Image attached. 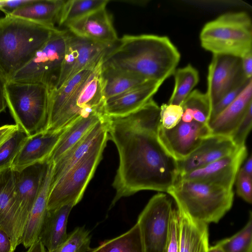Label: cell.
Wrapping results in <instances>:
<instances>
[{"instance_id":"f1b7e54d","label":"cell","mask_w":252,"mask_h":252,"mask_svg":"<svg viewBox=\"0 0 252 252\" xmlns=\"http://www.w3.org/2000/svg\"><path fill=\"white\" fill-rule=\"evenodd\" d=\"M101 76L105 101L149 81L133 73L102 64Z\"/></svg>"},{"instance_id":"83f0119b","label":"cell","mask_w":252,"mask_h":252,"mask_svg":"<svg viewBox=\"0 0 252 252\" xmlns=\"http://www.w3.org/2000/svg\"><path fill=\"white\" fill-rule=\"evenodd\" d=\"M100 62L82 70L67 80L59 89L50 92L48 124L45 131L52 126L64 105Z\"/></svg>"},{"instance_id":"4fadbf2b","label":"cell","mask_w":252,"mask_h":252,"mask_svg":"<svg viewBox=\"0 0 252 252\" xmlns=\"http://www.w3.org/2000/svg\"><path fill=\"white\" fill-rule=\"evenodd\" d=\"M211 133L207 125L181 121L170 129L160 126L158 132L161 143L177 160L187 157Z\"/></svg>"},{"instance_id":"52a82bcc","label":"cell","mask_w":252,"mask_h":252,"mask_svg":"<svg viewBox=\"0 0 252 252\" xmlns=\"http://www.w3.org/2000/svg\"><path fill=\"white\" fill-rule=\"evenodd\" d=\"M108 139V133L69 171L50 185L48 210L67 204H72L74 206L81 200L102 159V153Z\"/></svg>"},{"instance_id":"d4e9b609","label":"cell","mask_w":252,"mask_h":252,"mask_svg":"<svg viewBox=\"0 0 252 252\" xmlns=\"http://www.w3.org/2000/svg\"><path fill=\"white\" fill-rule=\"evenodd\" d=\"M179 217V252H208V224L195 220L178 209Z\"/></svg>"},{"instance_id":"ffe728a7","label":"cell","mask_w":252,"mask_h":252,"mask_svg":"<svg viewBox=\"0 0 252 252\" xmlns=\"http://www.w3.org/2000/svg\"><path fill=\"white\" fill-rule=\"evenodd\" d=\"M108 134L107 118L97 123L54 164L51 185L69 171Z\"/></svg>"},{"instance_id":"f6af8a7d","label":"cell","mask_w":252,"mask_h":252,"mask_svg":"<svg viewBox=\"0 0 252 252\" xmlns=\"http://www.w3.org/2000/svg\"><path fill=\"white\" fill-rule=\"evenodd\" d=\"M17 126L14 125H5L0 126V146L8 139L17 130Z\"/></svg>"},{"instance_id":"bcb514c9","label":"cell","mask_w":252,"mask_h":252,"mask_svg":"<svg viewBox=\"0 0 252 252\" xmlns=\"http://www.w3.org/2000/svg\"><path fill=\"white\" fill-rule=\"evenodd\" d=\"M7 81L0 74V114L7 107L5 97V86Z\"/></svg>"},{"instance_id":"f35d334b","label":"cell","mask_w":252,"mask_h":252,"mask_svg":"<svg viewBox=\"0 0 252 252\" xmlns=\"http://www.w3.org/2000/svg\"><path fill=\"white\" fill-rule=\"evenodd\" d=\"M252 106L247 111L245 116L230 136L232 140L238 147L245 146V141L252 128Z\"/></svg>"},{"instance_id":"b9f144b4","label":"cell","mask_w":252,"mask_h":252,"mask_svg":"<svg viewBox=\"0 0 252 252\" xmlns=\"http://www.w3.org/2000/svg\"><path fill=\"white\" fill-rule=\"evenodd\" d=\"M33 0H0V10L5 16L11 15L18 9L25 6Z\"/></svg>"},{"instance_id":"681fc988","label":"cell","mask_w":252,"mask_h":252,"mask_svg":"<svg viewBox=\"0 0 252 252\" xmlns=\"http://www.w3.org/2000/svg\"><path fill=\"white\" fill-rule=\"evenodd\" d=\"M208 252H223L216 245L209 247Z\"/></svg>"},{"instance_id":"7a4b0ae2","label":"cell","mask_w":252,"mask_h":252,"mask_svg":"<svg viewBox=\"0 0 252 252\" xmlns=\"http://www.w3.org/2000/svg\"><path fill=\"white\" fill-rule=\"evenodd\" d=\"M180 60L178 50L167 36L125 35L105 54L102 65L163 83L173 75Z\"/></svg>"},{"instance_id":"ee69618b","label":"cell","mask_w":252,"mask_h":252,"mask_svg":"<svg viewBox=\"0 0 252 252\" xmlns=\"http://www.w3.org/2000/svg\"><path fill=\"white\" fill-rule=\"evenodd\" d=\"M10 239L7 233L0 229V252H14Z\"/></svg>"},{"instance_id":"484cf974","label":"cell","mask_w":252,"mask_h":252,"mask_svg":"<svg viewBox=\"0 0 252 252\" xmlns=\"http://www.w3.org/2000/svg\"><path fill=\"white\" fill-rule=\"evenodd\" d=\"M73 207L67 204L47 211L38 237L47 252L54 251L66 238L68 218Z\"/></svg>"},{"instance_id":"8992f818","label":"cell","mask_w":252,"mask_h":252,"mask_svg":"<svg viewBox=\"0 0 252 252\" xmlns=\"http://www.w3.org/2000/svg\"><path fill=\"white\" fill-rule=\"evenodd\" d=\"M50 91L39 83L7 81L5 97L18 129L28 136L45 131Z\"/></svg>"},{"instance_id":"e575fe53","label":"cell","mask_w":252,"mask_h":252,"mask_svg":"<svg viewBox=\"0 0 252 252\" xmlns=\"http://www.w3.org/2000/svg\"><path fill=\"white\" fill-rule=\"evenodd\" d=\"M91 235L84 226H78L67 234L65 240L52 252H90Z\"/></svg>"},{"instance_id":"8fae6325","label":"cell","mask_w":252,"mask_h":252,"mask_svg":"<svg viewBox=\"0 0 252 252\" xmlns=\"http://www.w3.org/2000/svg\"><path fill=\"white\" fill-rule=\"evenodd\" d=\"M68 32L65 55L54 90L79 71L98 63L114 46L80 37Z\"/></svg>"},{"instance_id":"d590c367","label":"cell","mask_w":252,"mask_h":252,"mask_svg":"<svg viewBox=\"0 0 252 252\" xmlns=\"http://www.w3.org/2000/svg\"><path fill=\"white\" fill-rule=\"evenodd\" d=\"M28 137L18 129L0 146V171L11 167Z\"/></svg>"},{"instance_id":"836d02e7","label":"cell","mask_w":252,"mask_h":252,"mask_svg":"<svg viewBox=\"0 0 252 252\" xmlns=\"http://www.w3.org/2000/svg\"><path fill=\"white\" fill-rule=\"evenodd\" d=\"M223 252H252V214L245 226L233 236L216 244Z\"/></svg>"},{"instance_id":"7dc6e473","label":"cell","mask_w":252,"mask_h":252,"mask_svg":"<svg viewBox=\"0 0 252 252\" xmlns=\"http://www.w3.org/2000/svg\"><path fill=\"white\" fill-rule=\"evenodd\" d=\"M27 252H47L45 247L38 238L28 249Z\"/></svg>"},{"instance_id":"30bf717a","label":"cell","mask_w":252,"mask_h":252,"mask_svg":"<svg viewBox=\"0 0 252 252\" xmlns=\"http://www.w3.org/2000/svg\"><path fill=\"white\" fill-rule=\"evenodd\" d=\"M172 203L163 193L153 196L138 216L145 252H163L166 242Z\"/></svg>"},{"instance_id":"d6986e66","label":"cell","mask_w":252,"mask_h":252,"mask_svg":"<svg viewBox=\"0 0 252 252\" xmlns=\"http://www.w3.org/2000/svg\"><path fill=\"white\" fill-rule=\"evenodd\" d=\"M63 129L44 131L28 136L10 168L14 172H20L29 166L48 161Z\"/></svg>"},{"instance_id":"ba28073f","label":"cell","mask_w":252,"mask_h":252,"mask_svg":"<svg viewBox=\"0 0 252 252\" xmlns=\"http://www.w3.org/2000/svg\"><path fill=\"white\" fill-rule=\"evenodd\" d=\"M68 32V30L57 29L32 60L10 81L41 84L50 92L54 90L65 55Z\"/></svg>"},{"instance_id":"603a6c76","label":"cell","mask_w":252,"mask_h":252,"mask_svg":"<svg viewBox=\"0 0 252 252\" xmlns=\"http://www.w3.org/2000/svg\"><path fill=\"white\" fill-rule=\"evenodd\" d=\"M53 166V163L49 162L44 181L29 213L20 239V244H23L26 248H29L39 237L48 211V200Z\"/></svg>"},{"instance_id":"ab89813d","label":"cell","mask_w":252,"mask_h":252,"mask_svg":"<svg viewBox=\"0 0 252 252\" xmlns=\"http://www.w3.org/2000/svg\"><path fill=\"white\" fill-rule=\"evenodd\" d=\"M241 84L227 93L219 102L212 107L210 121L215 118L227 106L231 104L241 94L249 81Z\"/></svg>"},{"instance_id":"9a60e30c","label":"cell","mask_w":252,"mask_h":252,"mask_svg":"<svg viewBox=\"0 0 252 252\" xmlns=\"http://www.w3.org/2000/svg\"><path fill=\"white\" fill-rule=\"evenodd\" d=\"M247 156L244 146L209 164L181 175L178 178L204 182L233 190L237 173Z\"/></svg>"},{"instance_id":"ac0fdd59","label":"cell","mask_w":252,"mask_h":252,"mask_svg":"<svg viewBox=\"0 0 252 252\" xmlns=\"http://www.w3.org/2000/svg\"><path fill=\"white\" fill-rule=\"evenodd\" d=\"M18 214L15 172L9 168L0 171V229L8 235L14 251L20 245L16 232Z\"/></svg>"},{"instance_id":"d6a6232c","label":"cell","mask_w":252,"mask_h":252,"mask_svg":"<svg viewBox=\"0 0 252 252\" xmlns=\"http://www.w3.org/2000/svg\"><path fill=\"white\" fill-rule=\"evenodd\" d=\"M108 0H64L58 24L66 26L69 23L101 8L106 7Z\"/></svg>"},{"instance_id":"e0dca14e","label":"cell","mask_w":252,"mask_h":252,"mask_svg":"<svg viewBox=\"0 0 252 252\" xmlns=\"http://www.w3.org/2000/svg\"><path fill=\"white\" fill-rule=\"evenodd\" d=\"M66 27L73 34L108 45H114L119 39L106 7L74 21Z\"/></svg>"},{"instance_id":"7bdbcfd3","label":"cell","mask_w":252,"mask_h":252,"mask_svg":"<svg viewBox=\"0 0 252 252\" xmlns=\"http://www.w3.org/2000/svg\"><path fill=\"white\" fill-rule=\"evenodd\" d=\"M241 60L242 69L244 75L248 79H252V52L241 58Z\"/></svg>"},{"instance_id":"9c48e42d","label":"cell","mask_w":252,"mask_h":252,"mask_svg":"<svg viewBox=\"0 0 252 252\" xmlns=\"http://www.w3.org/2000/svg\"><path fill=\"white\" fill-rule=\"evenodd\" d=\"M102 60L64 105L52 126L47 131L60 130L81 115L92 112L104 114L105 100L101 76Z\"/></svg>"},{"instance_id":"74e56055","label":"cell","mask_w":252,"mask_h":252,"mask_svg":"<svg viewBox=\"0 0 252 252\" xmlns=\"http://www.w3.org/2000/svg\"><path fill=\"white\" fill-rule=\"evenodd\" d=\"M179 217L177 208L171 213L168 236L163 252H179Z\"/></svg>"},{"instance_id":"4316f807","label":"cell","mask_w":252,"mask_h":252,"mask_svg":"<svg viewBox=\"0 0 252 252\" xmlns=\"http://www.w3.org/2000/svg\"><path fill=\"white\" fill-rule=\"evenodd\" d=\"M64 2V0H33L10 16L56 28Z\"/></svg>"},{"instance_id":"7402d4cb","label":"cell","mask_w":252,"mask_h":252,"mask_svg":"<svg viewBox=\"0 0 252 252\" xmlns=\"http://www.w3.org/2000/svg\"><path fill=\"white\" fill-rule=\"evenodd\" d=\"M252 106V79L238 96L207 124L211 135L230 137Z\"/></svg>"},{"instance_id":"6da1fadb","label":"cell","mask_w":252,"mask_h":252,"mask_svg":"<svg viewBox=\"0 0 252 252\" xmlns=\"http://www.w3.org/2000/svg\"><path fill=\"white\" fill-rule=\"evenodd\" d=\"M160 107L150 99L134 112L107 117L108 139L116 146L119 164L112 186L121 198L143 190L166 192L179 176L177 160L160 142Z\"/></svg>"},{"instance_id":"60d3db41","label":"cell","mask_w":252,"mask_h":252,"mask_svg":"<svg viewBox=\"0 0 252 252\" xmlns=\"http://www.w3.org/2000/svg\"><path fill=\"white\" fill-rule=\"evenodd\" d=\"M235 181L238 195L247 202L252 203V177L239 169Z\"/></svg>"},{"instance_id":"4dcf8cb0","label":"cell","mask_w":252,"mask_h":252,"mask_svg":"<svg viewBox=\"0 0 252 252\" xmlns=\"http://www.w3.org/2000/svg\"><path fill=\"white\" fill-rule=\"evenodd\" d=\"M90 252H145L138 223L122 235L104 241Z\"/></svg>"},{"instance_id":"5b68a950","label":"cell","mask_w":252,"mask_h":252,"mask_svg":"<svg viewBox=\"0 0 252 252\" xmlns=\"http://www.w3.org/2000/svg\"><path fill=\"white\" fill-rule=\"evenodd\" d=\"M202 47L213 55L242 58L252 52V23L245 12H228L207 23L200 33Z\"/></svg>"},{"instance_id":"44dd1931","label":"cell","mask_w":252,"mask_h":252,"mask_svg":"<svg viewBox=\"0 0 252 252\" xmlns=\"http://www.w3.org/2000/svg\"><path fill=\"white\" fill-rule=\"evenodd\" d=\"M163 83L149 80L105 101V116L117 117L128 115L137 110L150 99Z\"/></svg>"},{"instance_id":"3957f363","label":"cell","mask_w":252,"mask_h":252,"mask_svg":"<svg viewBox=\"0 0 252 252\" xmlns=\"http://www.w3.org/2000/svg\"><path fill=\"white\" fill-rule=\"evenodd\" d=\"M57 28L12 16L0 18V74L7 81L33 58Z\"/></svg>"},{"instance_id":"5bb4252c","label":"cell","mask_w":252,"mask_h":252,"mask_svg":"<svg viewBox=\"0 0 252 252\" xmlns=\"http://www.w3.org/2000/svg\"><path fill=\"white\" fill-rule=\"evenodd\" d=\"M49 162L38 163L15 172V185L19 206L16 232L19 244L28 216L39 192Z\"/></svg>"},{"instance_id":"2e32d148","label":"cell","mask_w":252,"mask_h":252,"mask_svg":"<svg viewBox=\"0 0 252 252\" xmlns=\"http://www.w3.org/2000/svg\"><path fill=\"white\" fill-rule=\"evenodd\" d=\"M238 148L230 137L209 135L187 157L177 160L179 176L209 164Z\"/></svg>"},{"instance_id":"f546056e","label":"cell","mask_w":252,"mask_h":252,"mask_svg":"<svg viewBox=\"0 0 252 252\" xmlns=\"http://www.w3.org/2000/svg\"><path fill=\"white\" fill-rule=\"evenodd\" d=\"M181 106L183 110L181 121L205 125L209 123L212 106L206 93L196 90L192 91Z\"/></svg>"},{"instance_id":"cb8c5ba5","label":"cell","mask_w":252,"mask_h":252,"mask_svg":"<svg viewBox=\"0 0 252 252\" xmlns=\"http://www.w3.org/2000/svg\"><path fill=\"white\" fill-rule=\"evenodd\" d=\"M105 117V116L102 113L92 112L76 118L64 128L48 161L53 163L57 162L65 152Z\"/></svg>"},{"instance_id":"7c38bea8","label":"cell","mask_w":252,"mask_h":252,"mask_svg":"<svg viewBox=\"0 0 252 252\" xmlns=\"http://www.w3.org/2000/svg\"><path fill=\"white\" fill-rule=\"evenodd\" d=\"M208 67L206 93L212 107L227 93L250 79L244 75L241 58L224 55H213Z\"/></svg>"},{"instance_id":"277c9868","label":"cell","mask_w":252,"mask_h":252,"mask_svg":"<svg viewBox=\"0 0 252 252\" xmlns=\"http://www.w3.org/2000/svg\"><path fill=\"white\" fill-rule=\"evenodd\" d=\"M167 193L175 200L178 209L207 224L217 223L231 208L234 197L233 190L179 178Z\"/></svg>"},{"instance_id":"1f68e13d","label":"cell","mask_w":252,"mask_h":252,"mask_svg":"<svg viewBox=\"0 0 252 252\" xmlns=\"http://www.w3.org/2000/svg\"><path fill=\"white\" fill-rule=\"evenodd\" d=\"M173 75L175 85L168 104L181 105L199 81L198 71L191 65L176 69Z\"/></svg>"},{"instance_id":"8d00e7d4","label":"cell","mask_w":252,"mask_h":252,"mask_svg":"<svg viewBox=\"0 0 252 252\" xmlns=\"http://www.w3.org/2000/svg\"><path fill=\"white\" fill-rule=\"evenodd\" d=\"M160 109V126L162 128L171 129L181 121L183 112L181 105L163 104Z\"/></svg>"},{"instance_id":"c3c4849f","label":"cell","mask_w":252,"mask_h":252,"mask_svg":"<svg viewBox=\"0 0 252 252\" xmlns=\"http://www.w3.org/2000/svg\"><path fill=\"white\" fill-rule=\"evenodd\" d=\"M239 169L247 175L252 177V158L251 155L247 159L244 165Z\"/></svg>"}]
</instances>
